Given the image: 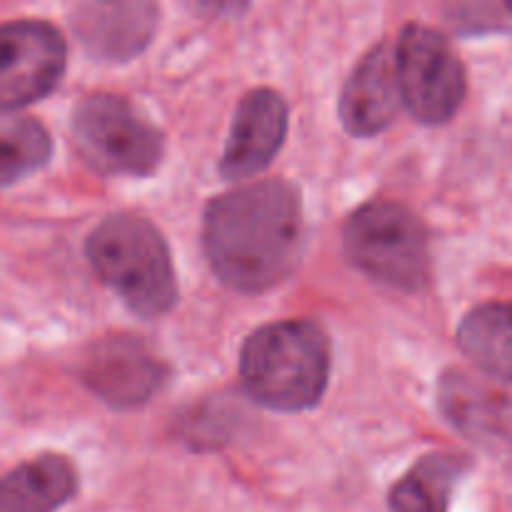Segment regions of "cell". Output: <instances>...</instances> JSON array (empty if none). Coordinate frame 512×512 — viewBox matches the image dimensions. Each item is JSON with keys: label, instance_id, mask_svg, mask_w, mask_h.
Here are the masks:
<instances>
[{"label": "cell", "instance_id": "6da1fadb", "mask_svg": "<svg viewBox=\"0 0 512 512\" xmlns=\"http://www.w3.org/2000/svg\"><path fill=\"white\" fill-rule=\"evenodd\" d=\"M203 248L220 283L238 293L285 283L305 248L298 188L288 180H263L215 198L205 210Z\"/></svg>", "mask_w": 512, "mask_h": 512}, {"label": "cell", "instance_id": "7a4b0ae2", "mask_svg": "<svg viewBox=\"0 0 512 512\" xmlns=\"http://www.w3.org/2000/svg\"><path fill=\"white\" fill-rule=\"evenodd\" d=\"M240 380L263 408L278 413L313 408L330 380L328 335L310 320L263 325L240 350Z\"/></svg>", "mask_w": 512, "mask_h": 512}, {"label": "cell", "instance_id": "3957f363", "mask_svg": "<svg viewBox=\"0 0 512 512\" xmlns=\"http://www.w3.org/2000/svg\"><path fill=\"white\" fill-rule=\"evenodd\" d=\"M98 278L143 318L165 315L178 303L170 248L160 230L140 215L105 218L85 245Z\"/></svg>", "mask_w": 512, "mask_h": 512}, {"label": "cell", "instance_id": "277c9868", "mask_svg": "<svg viewBox=\"0 0 512 512\" xmlns=\"http://www.w3.org/2000/svg\"><path fill=\"white\" fill-rule=\"evenodd\" d=\"M350 265L375 283L418 293L430 280V240L423 220L393 200H373L355 210L343 230Z\"/></svg>", "mask_w": 512, "mask_h": 512}, {"label": "cell", "instance_id": "5b68a950", "mask_svg": "<svg viewBox=\"0 0 512 512\" xmlns=\"http://www.w3.org/2000/svg\"><path fill=\"white\" fill-rule=\"evenodd\" d=\"M78 153L95 173L148 178L163 160V133L120 95H88L73 113Z\"/></svg>", "mask_w": 512, "mask_h": 512}, {"label": "cell", "instance_id": "8992f818", "mask_svg": "<svg viewBox=\"0 0 512 512\" xmlns=\"http://www.w3.org/2000/svg\"><path fill=\"white\" fill-rule=\"evenodd\" d=\"M400 100L425 125L448 123L463 105L465 68L450 40L423 23L405 25L393 48Z\"/></svg>", "mask_w": 512, "mask_h": 512}, {"label": "cell", "instance_id": "52a82bcc", "mask_svg": "<svg viewBox=\"0 0 512 512\" xmlns=\"http://www.w3.org/2000/svg\"><path fill=\"white\" fill-rule=\"evenodd\" d=\"M68 45L55 25L13 20L0 25V113L35 103L58 88Z\"/></svg>", "mask_w": 512, "mask_h": 512}, {"label": "cell", "instance_id": "ba28073f", "mask_svg": "<svg viewBox=\"0 0 512 512\" xmlns=\"http://www.w3.org/2000/svg\"><path fill=\"white\" fill-rule=\"evenodd\" d=\"M80 383L115 410H135L165 385L168 368L135 335H110L80 360Z\"/></svg>", "mask_w": 512, "mask_h": 512}, {"label": "cell", "instance_id": "9c48e42d", "mask_svg": "<svg viewBox=\"0 0 512 512\" xmlns=\"http://www.w3.org/2000/svg\"><path fill=\"white\" fill-rule=\"evenodd\" d=\"M288 135V103L270 88L250 90L240 100L225 143L220 173L228 180H248L263 173L280 153Z\"/></svg>", "mask_w": 512, "mask_h": 512}, {"label": "cell", "instance_id": "30bf717a", "mask_svg": "<svg viewBox=\"0 0 512 512\" xmlns=\"http://www.w3.org/2000/svg\"><path fill=\"white\" fill-rule=\"evenodd\" d=\"M75 38L98 60H123L143 53L158 30V5L143 0L83 3L70 13Z\"/></svg>", "mask_w": 512, "mask_h": 512}, {"label": "cell", "instance_id": "8fae6325", "mask_svg": "<svg viewBox=\"0 0 512 512\" xmlns=\"http://www.w3.org/2000/svg\"><path fill=\"white\" fill-rule=\"evenodd\" d=\"M400 105L393 45L380 43L350 73L340 95V120L355 138H373L390 128Z\"/></svg>", "mask_w": 512, "mask_h": 512}, {"label": "cell", "instance_id": "7c38bea8", "mask_svg": "<svg viewBox=\"0 0 512 512\" xmlns=\"http://www.w3.org/2000/svg\"><path fill=\"white\" fill-rule=\"evenodd\" d=\"M78 493V473L63 455H40L0 478V512H58Z\"/></svg>", "mask_w": 512, "mask_h": 512}, {"label": "cell", "instance_id": "4fadbf2b", "mask_svg": "<svg viewBox=\"0 0 512 512\" xmlns=\"http://www.w3.org/2000/svg\"><path fill=\"white\" fill-rule=\"evenodd\" d=\"M458 345L475 368L512 383V303H485L470 310L458 328Z\"/></svg>", "mask_w": 512, "mask_h": 512}, {"label": "cell", "instance_id": "5bb4252c", "mask_svg": "<svg viewBox=\"0 0 512 512\" xmlns=\"http://www.w3.org/2000/svg\"><path fill=\"white\" fill-rule=\"evenodd\" d=\"M468 463L453 453L420 458L390 490V512H448L453 490Z\"/></svg>", "mask_w": 512, "mask_h": 512}, {"label": "cell", "instance_id": "9a60e30c", "mask_svg": "<svg viewBox=\"0 0 512 512\" xmlns=\"http://www.w3.org/2000/svg\"><path fill=\"white\" fill-rule=\"evenodd\" d=\"M500 400L503 398L490 395L488 390L473 385L460 373L448 375L440 388V403L450 423L458 425L463 433L473 435L478 443H495V438L508 435L505 430L508 405Z\"/></svg>", "mask_w": 512, "mask_h": 512}, {"label": "cell", "instance_id": "2e32d148", "mask_svg": "<svg viewBox=\"0 0 512 512\" xmlns=\"http://www.w3.org/2000/svg\"><path fill=\"white\" fill-rule=\"evenodd\" d=\"M53 155L45 125L35 118H0V188L28 178Z\"/></svg>", "mask_w": 512, "mask_h": 512}, {"label": "cell", "instance_id": "e0dca14e", "mask_svg": "<svg viewBox=\"0 0 512 512\" xmlns=\"http://www.w3.org/2000/svg\"><path fill=\"white\" fill-rule=\"evenodd\" d=\"M512 18V5L478 3V5H453L450 8V23L463 33H485V30L503 28Z\"/></svg>", "mask_w": 512, "mask_h": 512}]
</instances>
